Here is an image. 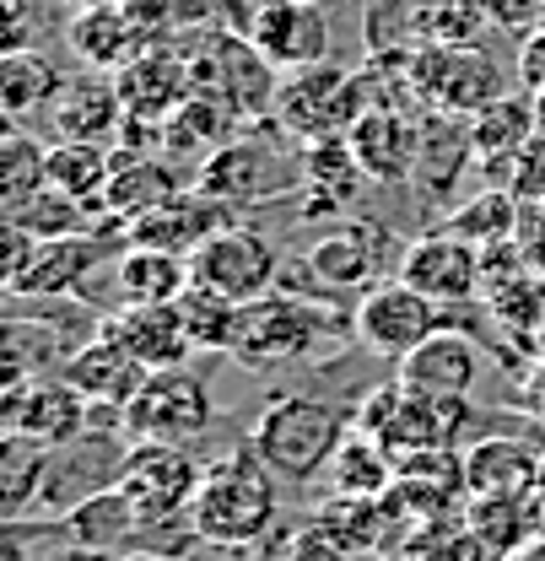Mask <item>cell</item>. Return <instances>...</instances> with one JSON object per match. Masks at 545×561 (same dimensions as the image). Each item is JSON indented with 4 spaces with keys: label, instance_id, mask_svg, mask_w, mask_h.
Returning <instances> with one entry per match:
<instances>
[{
    "label": "cell",
    "instance_id": "obj_1",
    "mask_svg": "<svg viewBox=\"0 0 545 561\" xmlns=\"http://www.w3.org/2000/svg\"><path fill=\"white\" fill-rule=\"evenodd\" d=\"M330 341H345V313L336 302L314 297V291H286L271 286L265 297L243 302L238 308V330H232V346L227 356L243 362L249 373L260 367H286V362H303Z\"/></svg>",
    "mask_w": 545,
    "mask_h": 561
},
{
    "label": "cell",
    "instance_id": "obj_2",
    "mask_svg": "<svg viewBox=\"0 0 545 561\" xmlns=\"http://www.w3.org/2000/svg\"><path fill=\"white\" fill-rule=\"evenodd\" d=\"M356 416L336 405V400H319V394H271L265 411L249 426V448L271 465L281 481H314L325 465H336L341 443L351 437Z\"/></svg>",
    "mask_w": 545,
    "mask_h": 561
},
{
    "label": "cell",
    "instance_id": "obj_3",
    "mask_svg": "<svg viewBox=\"0 0 545 561\" xmlns=\"http://www.w3.org/2000/svg\"><path fill=\"white\" fill-rule=\"evenodd\" d=\"M275 476L271 465L243 443L211 459L195 491V529L205 540H271L275 535Z\"/></svg>",
    "mask_w": 545,
    "mask_h": 561
},
{
    "label": "cell",
    "instance_id": "obj_4",
    "mask_svg": "<svg viewBox=\"0 0 545 561\" xmlns=\"http://www.w3.org/2000/svg\"><path fill=\"white\" fill-rule=\"evenodd\" d=\"M389 260H400L395 238L373 216H345L341 227H330L325 238H314L297 254L292 276L303 280V291H314L325 302H345V297L356 302L362 291L389 280Z\"/></svg>",
    "mask_w": 545,
    "mask_h": 561
},
{
    "label": "cell",
    "instance_id": "obj_5",
    "mask_svg": "<svg viewBox=\"0 0 545 561\" xmlns=\"http://www.w3.org/2000/svg\"><path fill=\"white\" fill-rule=\"evenodd\" d=\"M367 103H373V76L325 60V66L292 70L281 81L271 119L275 130H286L297 146H314V140H341L362 119Z\"/></svg>",
    "mask_w": 545,
    "mask_h": 561
},
{
    "label": "cell",
    "instance_id": "obj_6",
    "mask_svg": "<svg viewBox=\"0 0 545 561\" xmlns=\"http://www.w3.org/2000/svg\"><path fill=\"white\" fill-rule=\"evenodd\" d=\"M190 76L195 92L232 108L243 125L249 119H271L275 98H281V70L238 33L227 27H205V44H190Z\"/></svg>",
    "mask_w": 545,
    "mask_h": 561
},
{
    "label": "cell",
    "instance_id": "obj_7",
    "mask_svg": "<svg viewBox=\"0 0 545 561\" xmlns=\"http://www.w3.org/2000/svg\"><path fill=\"white\" fill-rule=\"evenodd\" d=\"M406 87L443 114H480L486 103L508 98V76L502 66L476 49V44H421L406 60Z\"/></svg>",
    "mask_w": 545,
    "mask_h": 561
},
{
    "label": "cell",
    "instance_id": "obj_8",
    "mask_svg": "<svg viewBox=\"0 0 545 561\" xmlns=\"http://www.w3.org/2000/svg\"><path fill=\"white\" fill-rule=\"evenodd\" d=\"M125 432L136 443H179V448H195L205 432L216 426V400L205 389L201 373L190 367H162V373H146V383L136 389V400L120 411Z\"/></svg>",
    "mask_w": 545,
    "mask_h": 561
},
{
    "label": "cell",
    "instance_id": "obj_9",
    "mask_svg": "<svg viewBox=\"0 0 545 561\" xmlns=\"http://www.w3.org/2000/svg\"><path fill=\"white\" fill-rule=\"evenodd\" d=\"M297 184H303V162L286 168V157L254 136H232L222 151H211L205 168L195 173V190L211 195L216 206H227V210L265 206V201L297 190Z\"/></svg>",
    "mask_w": 545,
    "mask_h": 561
},
{
    "label": "cell",
    "instance_id": "obj_10",
    "mask_svg": "<svg viewBox=\"0 0 545 561\" xmlns=\"http://www.w3.org/2000/svg\"><path fill=\"white\" fill-rule=\"evenodd\" d=\"M438 330H443V302H432L427 291H416V286L400 276L378 280V286L362 291L356 308H351V335L373 351V356H389V362L410 356V351L421 346L427 335H438Z\"/></svg>",
    "mask_w": 545,
    "mask_h": 561
},
{
    "label": "cell",
    "instance_id": "obj_11",
    "mask_svg": "<svg viewBox=\"0 0 545 561\" xmlns=\"http://www.w3.org/2000/svg\"><path fill=\"white\" fill-rule=\"evenodd\" d=\"M190 280H201V286L232 297V302H254L281 280V260L254 227L227 221L190 254Z\"/></svg>",
    "mask_w": 545,
    "mask_h": 561
},
{
    "label": "cell",
    "instance_id": "obj_12",
    "mask_svg": "<svg viewBox=\"0 0 545 561\" xmlns=\"http://www.w3.org/2000/svg\"><path fill=\"white\" fill-rule=\"evenodd\" d=\"M98 416V405L70 383L66 373H44V378H27V383H11L5 389V405H0V421L5 432L16 437H33L44 448H66L76 443Z\"/></svg>",
    "mask_w": 545,
    "mask_h": 561
},
{
    "label": "cell",
    "instance_id": "obj_13",
    "mask_svg": "<svg viewBox=\"0 0 545 561\" xmlns=\"http://www.w3.org/2000/svg\"><path fill=\"white\" fill-rule=\"evenodd\" d=\"M103 416H92V426L66 443V448H49V481H44V502L55 507V513H70L81 496H92V491L103 486H120V470H125V454H130V432H125V421H114V426H98Z\"/></svg>",
    "mask_w": 545,
    "mask_h": 561
},
{
    "label": "cell",
    "instance_id": "obj_14",
    "mask_svg": "<svg viewBox=\"0 0 545 561\" xmlns=\"http://www.w3.org/2000/svg\"><path fill=\"white\" fill-rule=\"evenodd\" d=\"M125 249H130L125 221H109V227H98V232H76V238H44L38 254H33V265H27V276L16 280L5 297H11V302H27V297H44V302L76 297L81 280L92 276L98 260L125 254Z\"/></svg>",
    "mask_w": 545,
    "mask_h": 561
},
{
    "label": "cell",
    "instance_id": "obj_15",
    "mask_svg": "<svg viewBox=\"0 0 545 561\" xmlns=\"http://www.w3.org/2000/svg\"><path fill=\"white\" fill-rule=\"evenodd\" d=\"M201 476L205 465L190 448H179V443H130L120 486L136 496V507L146 518H173V513L195 507Z\"/></svg>",
    "mask_w": 545,
    "mask_h": 561
},
{
    "label": "cell",
    "instance_id": "obj_16",
    "mask_svg": "<svg viewBox=\"0 0 545 561\" xmlns=\"http://www.w3.org/2000/svg\"><path fill=\"white\" fill-rule=\"evenodd\" d=\"M114 87H120V103H125V119L140 125H168L190 98H195V76H190V49H173V44H146L125 70H114Z\"/></svg>",
    "mask_w": 545,
    "mask_h": 561
},
{
    "label": "cell",
    "instance_id": "obj_17",
    "mask_svg": "<svg viewBox=\"0 0 545 561\" xmlns=\"http://www.w3.org/2000/svg\"><path fill=\"white\" fill-rule=\"evenodd\" d=\"M395 276L449 308V302H470L486 286V254L459 232H421L416 243L400 249V271Z\"/></svg>",
    "mask_w": 545,
    "mask_h": 561
},
{
    "label": "cell",
    "instance_id": "obj_18",
    "mask_svg": "<svg viewBox=\"0 0 545 561\" xmlns=\"http://www.w3.org/2000/svg\"><path fill=\"white\" fill-rule=\"evenodd\" d=\"M345 146L367 184H410L421 157V119H410L400 103H367L362 119L345 130Z\"/></svg>",
    "mask_w": 545,
    "mask_h": 561
},
{
    "label": "cell",
    "instance_id": "obj_19",
    "mask_svg": "<svg viewBox=\"0 0 545 561\" xmlns=\"http://www.w3.org/2000/svg\"><path fill=\"white\" fill-rule=\"evenodd\" d=\"M395 378L416 394H432V400H470V389L480 378V351L465 330L443 324L438 335H427L410 356L395 362Z\"/></svg>",
    "mask_w": 545,
    "mask_h": 561
},
{
    "label": "cell",
    "instance_id": "obj_20",
    "mask_svg": "<svg viewBox=\"0 0 545 561\" xmlns=\"http://www.w3.org/2000/svg\"><path fill=\"white\" fill-rule=\"evenodd\" d=\"M227 221H232V210L216 206L211 195H201V190L190 184V190L168 195L162 206L130 216L125 232H130V243H140V249H162V254H184V260H190L205 238H211L216 227H227Z\"/></svg>",
    "mask_w": 545,
    "mask_h": 561
},
{
    "label": "cell",
    "instance_id": "obj_21",
    "mask_svg": "<svg viewBox=\"0 0 545 561\" xmlns=\"http://www.w3.org/2000/svg\"><path fill=\"white\" fill-rule=\"evenodd\" d=\"M60 373H66L70 383H76L98 411H125V405L136 400V389L146 383V367H140L136 356L109 335V324H103V319H98V330H92V335L66 356V367H60Z\"/></svg>",
    "mask_w": 545,
    "mask_h": 561
},
{
    "label": "cell",
    "instance_id": "obj_22",
    "mask_svg": "<svg viewBox=\"0 0 545 561\" xmlns=\"http://www.w3.org/2000/svg\"><path fill=\"white\" fill-rule=\"evenodd\" d=\"M66 44L87 70L114 76V70L130 66L151 38L130 22V11L120 0H87V5H76V16L66 22Z\"/></svg>",
    "mask_w": 545,
    "mask_h": 561
},
{
    "label": "cell",
    "instance_id": "obj_23",
    "mask_svg": "<svg viewBox=\"0 0 545 561\" xmlns=\"http://www.w3.org/2000/svg\"><path fill=\"white\" fill-rule=\"evenodd\" d=\"M465 529H470L497 561L519 557L524 546H535L545 535L541 491H486V496H465Z\"/></svg>",
    "mask_w": 545,
    "mask_h": 561
},
{
    "label": "cell",
    "instance_id": "obj_24",
    "mask_svg": "<svg viewBox=\"0 0 545 561\" xmlns=\"http://www.w3.org/2000/svg\"><path fill=\"white\" fill-rule=\"evenodd\" d=\"M103 324H109V335L130 351L146 373L190 367V356H195V346H190V335H184L173 302H125V308L109 313Z\"/></svg>",
    "mask_w": 545,
    "mask_h": 561
},
{
    "label": "cell",
    "instance_id": "obj_25",
    "mask_svg": "<svg viewBox=\"0 0 545 561\" xmlns=\"http://www.w3.org/2000/svg\"><path fill=\"white\" fill-rule=\"evenodd\" d=\"M476 162V140H470V119L465 114H443V108H427L421 119V157H416V190L438 206L454 201L459 179L470 173Z\"/></svg>",
    "mask_w": 545,
    "mask_h": 561
},
{
    "label": "cell",
    "instance_id": "obj_26",
    "mask_svg": "<svg viewBox=\"0 0 545 561\" xmlns=\"http://www.w3.org/2000/svg\"><path fill=\"white\" fill-rule=\"evenodd\" d=\"M275 70H308V66H325L330 60V16L325 5H308V0H281L265 27L249 38Z\"/></svg>",
    "mask_w": 545,
    "mask_h": 561
},
{
    "label": "cell",
    "instance_id": "obj_27",
    "mask_svg": "<svg viewBox=\"0 0 545 561\" xmlns=\"http://www.w3.org/2000/svg\"><path fill=\"white\" fill-rule=\"evenodd\" d=\"M541 459H545V437H524L519 426H513V432L476 437V443L465 448L470 496H486V491H535Z\"/></svg>",
    "mask_w": 545,
    "mask_h": 561
},
{
    "label": "cell",
    "instance_id": "obj_28",
    "mask_svg": "<svg viewBox=\"0 0 545 561\" xmlns=\"http://www.w3.org/2000/svg\"><path fill=\"white\" fill-rule=\"evenodd\" d=\"M60 529H66L76 546H92V551H130L140 546V529H146V513L136 507V496L125 486H103L92 496H81L70 513H60Z\"/></svg>",
    "mask_w": 545,
    "mask_h": 561
},
{
    "label": "cell",
    "instance_id": "obj_29",
    "mask_svg": "<svg viewBox=\"0 0 545 561\" xmlns=\"http://www.w3.org/2000/svg\"><path fill=\"white\" fill-rule=\"evenodd\" d=\"M49 119H55V136L60 140H98V146H109L125 130V103H120L114 76L92 70V76L66 81V92H60Z\"/></svg>",
    "mask_w": 545,
    "mask_h": 561
},
{
    "label": "cell",
    "instance_id": "obj_30",
    "mask_svg": "<svg viewBox=\"0 0 545 561\" xmlns=\"http://www.w3.org/2000/svg\"><path fill=\"white\" fill-rule=\"evenodd\" d=\"M179 168L162 157V151H136V146H120L114 151V168H109V190H103V206L109 216L130 221L140 210L162 206L168 195H179Z\"/></svg>",
    "mask_w": 545,
    "mask_h": 561
},
{
    "label": "cell",
    "instance_id": "obj_31",
    "mask_svg": "<svg viewBox=\"0 0 545 561\" xmlns=\"http://www.w3.org/2000/svg\"><path fill=\"white\" fill-rule=\"evenodd\" d=\"M303 184H297V201H303V216H341L351 201H356V190L367 184L362 179V168H356V157H351V146L341 140H314V146H303Z\"/></svg>",
    "mask_w": 545,
    "mask_h": 561
},
{
    "label": "cell",
    "instance_id": "obj_32",
    "mask_svg": "<svg viewBox=\"0 0 545 561\" xmlns=\"http://www.w3.org/2000/svg\"><path fill=\"white\" fill-rule=\"evenodd\" d=\"M238 130H243V119H238L232 108H222V103H211V98L195 92V98L162 125V157H168L173 168H195V173H201L205 157L222 151Z\"/></svg>",
    "mask_w": 545,
    "mask_h": 561
},
{
    "label": "cell",
    "instance_id": "obj_33",
    "mask_svg": "<svg viewBox=\"0 0 545 561\" xmlns=\"http://www.w3.org/2000/svg\"><path fill=\"white\" fill-rule=\"evenodd\" d=\"M66 92V76L49 55L38 49H5V66H0V108L11 125H27L33 114L55 108Z\"/></svg>",
    "mask_w": 545,
    "mask_h": 561
},
{
    "label": "cell",
    "instance_id": "obj_34",
    "mask_svg": "<svg viewBox=\"0 0 545 561\" xmlns=\"http://www.w3.org/2000/svg\"><path fill=\"white\" fill-rule=\"evenodd\" d=\"M541 130V108L535 98H497L480 114H470V140H476L480 168H508Z\"/></svg>",
    "mask_w": 545,
    "mask_h": 561
},
{
    "label": "cell",
    "instance_id": "obj_35",
    "mask_svg": "<svg viewBox=\"0 0 545 561\" xmlns=\"http://www.w3.org/2000/svg\"><path fill=\"white\" fill-rule=\"evenodd\" d=\"M0 356H5V389L11 383H27V378H44V373H60L66 356L76 346H60V324L55 319H22L11 313L5 330H0Z\"/></svg>",
    "mask_w": 545,
    "mask_h": 561
},
{
    "label": "cell",
    "instance_id": "obj_36",
    "mask_svg": "<svg viewBox=\"0 0 545 561\" xmlns=\"http://www.w3.org/2000/svg\"><path fill=\"white\" fill-rule=\"evenodd\" d=\"M44 481H49V448L5 432L0 437V518L16 524L33 502H44Z\"/></svg>",
    "mask_w": 545,
    "mask_h": 561
},
{
    "label": "cell",
    "instance_id": "obj_37",
    "mask_svg": "<svg viewBox=\"0 0 545 561\" xmlns=\"http://www.w3.org/2000/svg\"><path fill=\"white\" fill-rule=\"evenodd\" d=\"M336 491L341 496H384V491L395 486V476H400V459H395V448L389 443H378L373 432H362V426H351V437L341 443V454H336Z\"/></svg>",
    "mask_w": 545,
    "mask_h": 561
},
{
    "label": "cell",
    "instance_id": "obj_38",
    "mask_svg": "<svg viewBox=\"0 0 545 561\" xmlns=\"http://www.w3.org/2000/svg\"><path fill=\"white\" fill-rule=\"evenodd\" d=\"M109 168H114V151L98 146V140H55L49 146V184L66 190L76 201H87L92 210H103V190H109Z\"/></svg>",
    "mask_w": 545,
    "mask_h": 561
},
{
    "label": "cell",
    "instance_id": "obj_39",
    "mask_svg": "<svg viewBox=\"0 0 545 561\" xmlns=\"http://www.w3.org/2000/svg\"><path fill=\"white\" fill-rule=\"evenodd\" d=\"M5 221L27 227L33 238H76V232H98V227H109V221H120V216H103V210H92L87 201H76L66 190L44 184L27 206L5 210Z\"/></svg>",
    "mask_w": 545,
    "mask_h": 561
},
{
    "label": "cell",
    "instance_id": "obj_40",
    "mask_svg": "<svg viewBox=\"0 0 545 561\" xmlns=\"http://www.w3.org/2000/svg\"><path fill=\"white\" fill-rule=\"evenodd\" d=\"M184 286H190L184 254H162V249H140V243L120 254V291L130 302H173Z\"/></svg>",
    "mask_w": 545,
    "mask_h": 561
},
{
    "label": "cell",
    "instance_id": "obj_41",
    "mask_svg": "<svg viewBox=\"0 0 545 561\" xmlns=\"http://www.w3.org/2000/svg\"><path fill=\"white\" fill-rule=\"evenodd\" d=\"M173 308H179V324H184L190 346L195 351H222V356H227L232 330H238V308H243V302H232V297L211 291V286H201V280H190V286L173 297Z\"/></svg>",
    "mask_w": 545,
    "mask_h": 561
},
{
    "label": "cell",
    "instance_id": "obj_42",
    "mask_svg": "<svg viewBox=\"0 0 545 561\" xmlns=\"http://www.w3.org/2000/svg\"><path fill=\"white\" fill-rule=\"evenodd\" d=\"M44 184H49V146L27 136L22 125H11L0 140V210L27 206Z\"/></svg>",
    "mask_w": 545,
    "mask_h": 561
},
{
    "label": "cell",
    "instance_id": "obj_43",
    "mask_svg": "<svg viewBox=\"0 0 545 561\" xmlns=\"http://www.w3.org/2000/svg\"><path fill=\"white\" fill-rule=\"evenodd\" d=\"M519 216H524V201L513 190H486L476 201L449 216V232L470 238L476 249H497V243H513L519 238Z\"/></svg>",
    "mask_w": 545,
    "mask_h": 561
},
{
    "label": "cell",
    "instance_id": "obj_44",
    "mask_svg": "<svg viewBox=\"0 0 545 561\" xmlns=\"http://www.w3.org/2000/svg\"><path fill=\"white\" fill-rule=\"evenodd\" d=\"M480 5L476 0H432V5H416V33L427 44H476L480 33Z\"/></svg>",
    "mask_w": 545,
    "mask_h": 561
},
{
    "label": "cell",
    "instance_id": "obj_45",
    "mask_svg": "<svg viewBox=\"0 0 545 561\" xmlns=\"http://www.w3.org/2000/svg\"><path fill=\"white\" fill-rule=\"evenodd\" d=\"M476 5L497 33H508V38H519V44L545 33V0H476Z\"/></svg>",
    "mask_w": 545,
    "mask_h": 561
},
{
    "label": "cell",
    "instance_id": "obj_46",
    "mask_svg": "<svg viewBox=\"0 0 545 561\" xmlns=\"http://www.w3.org/2000/svg\"><path fill=\"white\" fill-rule=\"evenodd\" d=\"M184 561H286V551H281V540H195L190 551H184Z\"/></svg>",
    "mask_w": 545,
    "mask_h": 561
},
{
    "label": "cell",
    "instance_id": "obj_47",
    "mask_svg": "<svg viewBox=\"0 0 545 561\" xmlns=\"http://www.w3.org/2000/svg\"><path fill=\"white\" fill-rule=\"evenodd\" d=\"M275 5H281V0H222V5H216V27H227V33H238V38H254Z\"/></svg>",
    "mask_w": 545,
    "mask_h": 561
},
{
    "label": "cell",
    "instance_id": "obj_48",
    "mask_svg": "<svg viewBox=\"0 0 545 561\" xmlns=\"http://www.w3.org/2000/svg\"><path fill=\"white\" fill-rule=\"evenodd\" d=\"M519 81H524L530 98H545V33L519 44Z\"/></svg>",
    "mask_w": 545,
    "mask_h": 561
},
{
    "label": "cell",
    "instance_id": "obj_49",
    "mask_svg": "<svg viewBox=\"0 0 545 561\" xmlns=\"http://www.w3.org/2000/svg\"><path fill=\"white\" fill-rule=\"evenodd\" d=\"M535 210H541V216L530 221V254H535V265H545V201Z\"/></svg>",
    "mask_w": 545,
    "mask_h": 561
},
{
    "label": "cell",
    "instance_id": "obj_50",
    "mask_svg": "<svg viewBox=\"0 0 545 561\" xmlns=\"http://www.w3.org/2000/svg\"><path fill=\"white\" fill-rule=\"evenodd\" d=\"M44 561H114L109 551H92V546H66V551H55V557Z\"/></svg>",
    "mask_w": 545,
    "mask_h": 561
},
{
    "label": "cell",
    "instance_id": "obj_51",
    "mask_svg": "<svg viewBox=\"0 0 545 561\" xmlns=\"http://www.w3.org/2000/svg\"><path fill=\"white\" fill-rule=\"evenodd\" d=\"M114 561H184V557H168V551H151V546H130V551H120Z\"/></svg>",
    "mask_w": 545,
    "mask_h": 561
},
{
    "label": "cell",
    "instance_id": "obj_52",
    "mask_svg": "<svg viewBox=\"0 0 545 561\" xmlns=\"http://www.w3.org/2000/svg\"><path fill=\"white\" fill-rule=\"evenodd\" d=\"M508 561H545V535H541V540H535V546H524L519 557H508Z\"/></svg>",
    "mask_w": 545,
    "mask_h": 561
},
{
    "label": "cell",
    "instance_id": "obj_53",
    "mask_svg": "<svg viewBox=\"0 0 545 561\" xmlns=\"http://www.w3.org/2000/svg\"><path fill=\"white\" fill-rule=\"evenodd\" d=\"M535 491H541V502H545V459H541V476H535Z\"/></svg>",
    "mask_w": 545,
    "mask_h": 561
},
{
    "label": "cell",
    "instance_id": "obj_54",
    "mask_svg": "<svg viewBox=\"0 0 545 561\" xmlns=\"http://www.w3.org/2000/svg\"><path fill=\"white\" fill-rule=\"evenodd\" d=\"M308 5H325V0H308Z\"/></svg>",
    "mask_w": 545,
    "mask_h": 561
},
{
    "label": "cell",
    "instance_id": "obj_55",
    "mask_svg": "<svg viewBox=\"0 0 545 561\" xmlns=\"http://www.w3.org/2000/svg\"><path fill=\"white\" fill-rule=\"evenodd\" d=\"M76 5H87V0H76Z\"/></svg>",
    "mask_w": 545,
    "mask_h": 561
}]
</instances>
